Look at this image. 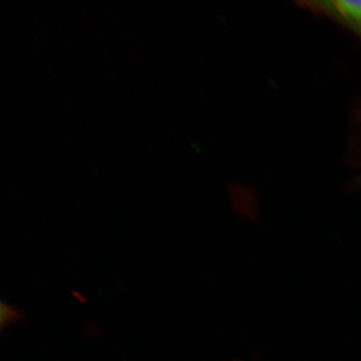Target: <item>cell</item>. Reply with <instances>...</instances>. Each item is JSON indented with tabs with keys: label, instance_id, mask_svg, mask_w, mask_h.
Returning a JSON list of instances; mask_svg holds the SVG:
<instances>
[{
	"label": "cell",
	"instance_id": "cell-1",
	"mask_svg": "<svg viewBox=\"0 0 361 361\" xmlns=\"http://www.w3.org/2000/svg\"><path fill=\"white\" fill-rule=\"evenodd\" d=\"M322 6L361 35V1L323 2Z\"/></svg>",
	"mask_w": 361,
	"mask_h": 361
}]
</instances>
